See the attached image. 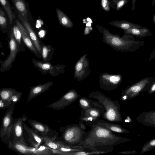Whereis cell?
Segmentation results:
<instances>
[{"mask_svg":"<svg viewBox=\"0 0 155 155\" xmlns=\"http://www.w3.org/2000/svg\"><path fill=\"white\" fill-rule=\"evenodd\" d=\"M60 129L63 142L73 146L79 145L85 133L79 124H77L67 126Z\"/></svg>","mask_w":155,"mask_h":155,"instance_id":"cell-3","label":"cell"},{"mask_svg":"<svg viewBox=\"0 0 155 155\" xmlns=\"http://www.w3.org/2000/svg\"><path fill=\"white\" fill-rule=\"evenodd\" d=\"M101 4L102 8L105 11L107 12L110 11V7L109 0H101Z\"/></svg>","mask_w":155,"mask_h":155,"instance_id":"cell-37","label":"cell"},{"mask_svg":"<svg viewBox=\"0 0 155 155\" xmlns=\"http://www.w3.org/2000/svg\"><path fill=\"white\" fill-rule=\"evenodd\" d=\"M0 2L7 15L10 24H12L15 16L10 3L8 0H0Z\"/></svg>","mask_w":155,"mask_h":155,"instance_id":"cell-29","label":"cell"},{"mask_svg":"<svg viewBox=\"0 0 155 155\" xmlns=\"http://www.w3.org/2000/svg\"><path fill=\"white\" fill-rule=\"evenodd\" d=\"M79 104L81 108L84 109L96 108L105 110L103 106L100 103L90 98L85 97H81L79 100Z\"/></svg>","mask_w":155,"mask_h":155,"instance_id":"cell-22","label":"cell"},{"mask_svg":"<svg viewBox=\"0 0 155 155\" xmlns=\"http://www.w3.org/2000/svg\"><path fill=\"white\" fill-rule=\"evenodd\" d=\"M80 95L74 90H71L66 93L59 99L49 105L47 107L57 110L64 109L74 103L79 97Z\"/></svg>","mask_w":155,"mask_h":155,"instance_id":"cell-9","label":"cell"},{"mask_svg":"<svg viewBox=\"0 0 155 155\" xmlns=\"http://www.w3.org/2000/svg\"><path fill=\"white\" fill-rule=\"evenodd\" d=\"M118 153L122 154H131L137 153V152L134 150H125L120 151Z\"/></svg>","mask_w":155,"mask_h":155,"instance_id":"cell-40","label":"cell"},{"mask_svg":"<svg viewBox=\"0 0 155 155\" xmlns=\"http://www.w3.org/2000/svg\"><path fill=\"white\" fill-rule=\"evenodd\" d=\"M0 27L4 33H6L8 30V24L5 14L1 7L0 9Z\"/></svg>","mask_w":155,"mask_h":155,"instance_id":"cell-33","label":"cell"},{"mask_svg":"<svg viewBox=\"0 0 155 155\" xmlns=\"http://www.w3.org/2000/svg\"><path fill=\"white\" fill-rule=\"evenodd\" d=\"M56 11L59 24L67 28H72L73 24L70 18L59 8H57Z\"/></svg>","mask_w":155,"mask_h":155,"instance_id":"cell-23","label":"cell"},{"mask_svg":"<svg viewBox=\"0 0 155 155\" xmlns=\"http://www.w3.org/2000/svg\"><path fill=\"white\" fill-rule=\"evenodd\" d=\"M31 61L35 67L43 74L48 73L53 76H56L59 74H62L64 70L63 65L58 64L52 65L50 62H45L43 61L32 59Z\"/></svg>","mask_w":155,"mask_h":155,"instance_id":"cell-8","label":"cell"},{"mask_svg":"<svg viewBox=\"0 0 155 155\" xmlns=\"http://www.w3.org/2000/svg\"><path fill=\"white\" fill-rule=\"evenodd\" d=\"M44 144L48 147L54 149L59 150L61 148H66L72 145L61 141H56L54 140L55 138L43 136Z\"/></svg>","mask_w":155,"mask_h":155,"instance_id":"cell-20","label":"cell"},{"mask_svg":"<svg viewBox=\"0 0 155 155\" xmlns=\"http://www.w3.org/2000/svg\"><path fill=\"white\" fill-rule=\"evenodd\" d=\"M22 95V93L21 92L17 91L12 96L10 101L12 104H15L20 100Z\"/></svg>","mask_w":155,"mask_h":155,"instance_id":"cell-36","label":"cell"},{"mask_svg":"<svg viewBox=\"0 0 155 155\" xmlns=\"http://www.w3.org/2000/svg\"><path fill=\"white\" fill-rule=\"evenodd\" d=\"M91 129L85 135L79 144L84 149L94 150L109 149L113 150L114 147L131 140L114 134L111 130L95 124H89Z\"/></svg>","mask_w":155,"mask_h":155,"instance_id":"cell-1","label":"cell"},{"mask_svg":"<svg viewBox=\"0 0 155 155\" xmlns=\"http://www.w3.org/2000/svg\"><path fill=\"white\" fill-rule=\"evenodd\" d=\"M14 37L17 42L19 48V52L24 51L25 48L23 41L21 31L17 25L16 24L13 25L12 27Z\"/></svg>","mask_w":155,"mask_h":155,"instance_id":"cell-27","label":"cell"},{"mask_svg":"<svg viewBox=\"0 0 155 155\" xmlns=\"http://www.w3.org/2000/svg\"><path fill=\"white\" fill-rule=\"evenodd\" d=\"M15 22L21 31L25 45L38 58L42 59L41 56L38 52L22 24L17 19L15 20Z\"/></svg>","mask_w":155,"mask_h":155,"instance_id":"cell-15","label":"cell"},{"mask_svg":"<svg viewBox=\"0 0 155 155\" xmlns=\"http://www.w3.org/2000/svg\"><path fill=\"white\" fill-rule=\"evenodd\" d=\"M28 119L24 114L21 117L13 120L12 132L14 134V137L12 143L16 142L24 138L23 123L24 122Z\"/></svg>","mask_w":155,"mask_h":155,"instance_id":"cell-16","label":"cell"},{"mask_svg":"<svg viewBox=\"0 0 155 155\" xmlns=\"http://www.w3.org/2000/svg\"><path fill=\"white\" fill-rule=\"evenodd\" d=\"M99 31L103 34V41L116 50H121L127 49L130 43L118 35L110 33L107 29L97 25Z\"/></svg>","mask_w":155,"mask_h":155,"instance_id":"cell-5","label":"cell"},{"mask_svg":"<svg viewBox=\"0 0 155 155\" xmlns=\"http://www.w3.org/2000/svg\"><path fill=\"white\" fill-rule=\"evenodd\" d=\"M122 77L120 75L102 74L99 79L100 87L101 89L107 91L114 90L120 85Z\"/></svg>","mask_w":155,"mask_h":155,"instance_id":"cell-10","label":"cell"},{"mask_svg":"<svg viewBox=\"0 0 155 155\" xmlns=\"http://www.w3.org/2000/svg\"><path fill=\"white\" fill-rule=\"evenodd\" d=\"M151 84L148 79L145 78L128 87L121 93L122 100H128L134 98L141 92L147 91Z\"/></svg>","mask_w":155,"mask_h":155,"instance_id":"cell-6","label":"cell"},{"mask_svg":"<svg viewBox=\"0 0 155 155\" xmlns=\"http://www.w3.org/2000/svg\"><path fill=\"white\" fill-rule=\"evenodd\" d=\"M127 1V0H111L110 1V7L118 11Z\"/></svg>","mask_w":155,"mask_h":155,"instance_id":"cell-35","label":"cell"},{"mask_svg":"<svg viewBox=\"0 0 155 155\" xmlns=\"http://www.w3.org/2000/svg\"><path fill=\"white\" fill-rule=\"evenodd\" d=\"M28 122L36 133L42 136L52 137L51 136L54 132L47 124L34 119H28Z\"/></svg>","mask_w":155,"mask_h":155,"instance_id":"cell-17","label":"cell"},{"mask_svg":"<svg viewBox=\"0 0 155 155\" xmlns=\"http://www.w3.org/2000/svg\"><path fill=\"white\" fill-rule=\"evenodd\" d=\"M89 26H86L85 28L84 31V34L87 35L89 34L90 30H91Z\"/></svg>","mask_w":155,"mask_h":155,"instance_id":"cell-42","label":"cell"},{"mask_svg":"<svg viewBox=\"0 0 155 155\" xmlns=\"http://www.w3.org/2000/svg\"><path fill=\"white\" fill-rule=\"evenodd\" d=\"M17 91L15 90L12 88L2 89L0 91V99L3 100L10 101L12 96Z\"/></svg>","mask_w":155,"mask_h":155,"instance_id":"cell-31","label":"cell"},{"mask_svg":"<svg viewBox=\"0 0 155 155\" xmlns=\"http://www.w3.org/2000/svg\"><path fill=\"white\" fill-rule=\"evenodd\" d=\"M15 9L18 13V17L27 18L28 14L27 3L25 0H11Z\"/></svg>","mask_w":155,"mask_h":155,"instance_id":"cell-21","label":"cell"},{"mask_svg":"<svg viewBox=\"0 0 155 155\" xmlns=\"http://www.w3.org/2000/svg\"><path fill=\"white\" fill-rule=\"evenodd\" d=\"M79 124L81 128L82 129L84 130L86 128V126L85 125L84 122L81 120H79Z\"/></svg>","mask_w":155,"mask_h":155,"instance_id":"cell-41","label":"cell"},{"mask_svg":"<svg viewBox=\"0 0 155 155\" xmlns=\"http://www.w3.org/2000/svg\"><path fill=\"white\" fill-rule=\"evenodd\" d=\"M87 124H95L106 128L113 132L120 133H128L129 131L123 128L120 125L116 123L110 122L104 120L96 119L86 123Z\"/></svg>","mask_w":155,"mask_h":155,"instance_id":"cell-14","label":"cell"},{"mask_svg":"<svg viewBox=\"0 0 155 155\" xmlns=\"http://www.w3.org/2000/svg\"><path fill=\"white\" fill-rule=\"evenodd\" d=\"M113 151L108 149H97L94 150L79 151L67 152V155H88L94 154H101L110 153Z\"/></svg>","mask_w":155,"mask_h":155,"instance_id":"cell-26","label":"cell"},{"mask_svg":"<svg viewBox=\"0 0 155 155\" xmlns=\"http://www.w3.org/2000/svg\"><path fill=\"white\" fill-rule=\"evenodd\" d=\"M12 104L11 101L7 100H4L0 99V107L1 109L8 108Z\"/></svg>","mask_w":155,"mask_h":155,"instance_id":"cell-38","label":"cell"},{"mask_svg":"<svg viewBox=\"0 0 155 155\" xmlns=\"http://www.w3.org/2000/svg\"><path fill=\"white\" fill-rule=\"evenodd\" d=\"M81 116L92 117L95 119H99L105 112V110L96 108L84 109L81 108Z\"/></svg>","mask_w":155,"mask_h":155,"instance_id":"cell-24","label":"cell"},{"mask_svg":"<svg viewBox=\"0 0 155 155\" xmlns=\"http://www.w3.org/2000/svg\"><path fill=\"white\" fill-rule=\"evenodd\" d=\"M53 84V82L49 81L47 82L31 87L29 89V94L27 102H29L41 94L48 90Z\"/></svg>","mask_w":155,"mask_h":155,"instance_id":"cell-18","label":"cell"},{"mask_svg":"<svg viewBox=\"0 0 155 155\" xmlns=\"http://www.w3.org/2000/svg\"><path fill=\"white\" fill-rule=\"evenodd\" d=\"M41 57L42 61L50 62L54 52V49L51 45L43 44L41 47Z\"/></svg>","mask_w":155,"mask_h":155,"instance_id":"cell-25","label":"cell"},{"mask_svg":"<svg viewBox=\"0 0 155 155\" xmlns=\"http://www.w3.org/2000/svg\"><path fill=\"white\" fill-rule=\"evenodd\" d=\"M154 148H155V138L151 139L143 144L140 154H143L151 150Z\"/></svg>","mask_w":155,"mask_h":155,"instance_id":"cell-34","label":"cell"},{"mask_svg":"<svg viewBox=\"0 0 155 155\" xmlns=\"http://www.w3.org/2000/svg\"><path fill=\"white\" fill-rule=\"evenodd\" d=\"M125 34H131L139 37H142L148 35V30L145 29H139L133 28L124 30Z\"/></svg>","mask_w":155,"mask_h":155,"instance_id":"cell-32","label":"cell"},{"mask_svg":"<svg viewBox=\"0 0 155 155\" xmlns=\"http://www.w3.org/2000/svg\"><path fill=\"white\" fill-rule=\"evenodd\" d=\"M8 43L10 49L9 55L5 61H0V71L2 72L6 71L10 69L15 60L17 54L19 52L18 44L14 37L11 28L8 38Z\"/></svg>","mask_w":155,"mask_h":155,"instance_id":"cell-7","label":"cell"},{"mask_svg":"<svg viewBox=\"0 0 155 155\" xmlns=\"http://www.w3.org/2000/svg\"><path fill=\"white\" fill-rule=\"evenodd\" d=\"M87 54L82 57L76 63L75 66L74 77L80 80L87 77L89 74V63L86 58Z\"/></svg>","mask_w":155,"mask_h":155,"instance_id":"cell-13","label":"cell"},{"mask_svg":"<svg viewBox=\"0 0 155 155\" xmlns=\"http://www.w3.org/2000/svg\"><path fill=\"white\" fill-rule=\"evenodd\" d=\"M88 97L95 99L103 106L105 112L102 116L105 120L115 123L122 121L120 110L121 105L118 101L113 100L99 91L92 92Z\"/></svg>","mask_w":155,"mask_h":155,"instance_id":"cell-2","label":"cell"},{"mask_svg":"<svg viewBox=\"0 0 155 155\" xmlns=\"http://www.w3.org/2000/svg\"><path fill=\"white\" fill-rule=\"evenodd\" d=\"M136 119L138 122L144 126L155 127V111L144 112L140 114Z\"/></svg>","mask_w":155,"mask_h":155,"instance_id":"cell-19","label":"cell"},{"mask_svg":"<svg viewBox=\"0 0 155 155\" xmlns=\"http://www.w3.org/2000/svg\"><path fill=\"white\" fill-rule=\"evenodd\" d=\"M24 138L16 142L9 141L8 146L10 149L24 154H52L51 148L46 146L41 145L38 147H29L26 145Z\"/></svg>","mask_w":155,"mask_h":155,"instance_id":"cell-4","label":"cell"},{"mask_svg":"<svg viewBox=\"0 0 155 155\" xmlns=\"http://www.w3.org/2000/svg\"><path fill=\"white\" fill-rule=\"evenodd\" d=\"M22 22V25L25 29L31 40L38 53L41 56V47L43 44L38 37L27 18L18 17Z\"/></svg>","mask_w":155,"mask_h":155,"instance_id":"cell-12","label":"cell"},{"mask_svg":"<svg viewBox=\"0 0 155 155\" xmlns=\"http://www.w3.org/2000/svg\"><path fill=\"white\" fill-rule=\"evenodd\" d=\"M23 125L25 129L29 133L30 136L34 140V142L31 143L32 145H40L44 143V140L42 136H40L38 133L29 128L24 122L23 123Z\"/></svg>","mask_w":155,"mask_h":155,"instance_id":"cell-28","label":"cell"},{"mask_svg":"<svg viewBox=\"0 0 155 155\" xmlns=\"http://www.w3.org/2000/svg\"><path fill=\"white\" fill-rule=\"evenodd\" d=\"M147 91L149 94H152L155 92V82L151 84Z\"/></svg>","mask_w":155,"mask_h":155,"instance_id":"cell-39","label":"cell"},{"mask_svg":"<svg viewBox=\"0 0 155 155\" xmlns=\"http://www.w3.org/2000/svg\"><path fill=\"white\" fill-rule=\"evenodd\" d=\"M109 23L111 25L124 30L131 28H138V27L124 21H113L110 22Z\"/></svg>","mask_w":155,"mask_h":155,"instance_id":"cell-30","label":"cell"},{"mask_svg":"<svg viewBox=\"0 0 155 155\" xmlns=\"http://www.w3.org/2000/svg\"><path fill=\"white\" fill-rule=\"evenodd\" d=\"M14 108L15 104H12L2 118L0 131V136L2 137L6 135L9 137L12 133L13 120L12 115Z\"/></svg>","mask_w":155,"mask_h":155,"instance_id":"cell-11","label":"cell"}]
</instances>
